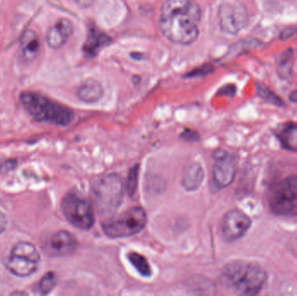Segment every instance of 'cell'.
<instances>
[{"instance_id":"1","label":"cell","mask_w":297,"mask_h":296,"mask_svg":"<svg viewBox=\"0 0 297 296\" xmlns=\"http://www.w3.org/2000/svg\"><path fill=\"white\" fill-rule=\"evenodd\" d=\"M202 11L193 0L164 1L159 17L163 37L173 44L190 45L199 36Z\"/></svg>"},{"instance_id":"2","label":"cell","mask_w":297,"mask_h":296,"mask_svg":"<svg viewBox=\"0 0 297 296\" xmlns=\"http://www.w3.org/2000/svg\"><path fill=\"white\" fill-rule=\"evenodd\" d=\"M221 279L224 288L236 295L255 296L264 289L269 275L257 262L236 260L225 264Z\"/></svg>"},{"instance_id":"3","label":"cell","mask_w":297,"mask_h":296,"mask_svg":"<svg viewBox=\"0 0 297 296\" xmlns=\"http://www.w3.org/2000/svg\"><path fill=\"white\" fill-rule=\"evenodd\" d=\"M19 102L36 122L65 127L73 121V110L42 94L24 91L19 95Z\"/></svg>"},{"instance_id":"4","label":"cell","mask_w":297,"mask_h":296,"mask_svg":"<svg viewBox=\"0 0 297 296\" xmlns=\"http://www.w3.org/2000/svg\"><path fill=\"white\" fill-rule=\"evenodd\" d=\"M124 186L122 177L117 173L105 174L94 181L91 185L93 203L100 215L110 216L122 204Z\"/></svg>"},{"instance_id":"5","label":"cell","mask_w":297,"mask_h":296,"mask_svg":"<svg viewBox=\"0 0 297 296\" xmlns=\"http://www.w3.org/2000/svg\"><path fill=\"white\" fill-rule=\"evenodd\" d=\"M267 200L273 214L281 217L297 216V174L274 182L269 186Z\"/></svg>"},{"instance_id":"6","label":"cell","mask_w":297,"mask_h":296,"mask_svg":"<svg viewBox=\"0 0 297 296\" xmlns=\"http://www.w3.org/2000/svg\"><path fill=\"white\" fill-rule=\"evenodd\" d=\"M41 256L34 244L20 241L14 244L4 259L5 268L17 277H29L38 270Z\"/></svg>"},{"instance_id":"7","label":"cell","mask_w":297,"mask_h":296,"mask_svg":"<svg viewBox=\"0 0 297 296\" xmlns=\"http://www.w3.org/2000/svg\"><path fill=\"white\" fill-rule=\"evenodd\" d=\"M148 217L142 207H132L103 223V230L111 239L138 235L146 227Z\"/></svg>"},{"instance_id":"8","label":"cell","mask_w":297,"mask_h":296,"mask_svg":"<svg viewBox=\"0 0 297 296\" xmlns=\"http://www.w3.org/2000/svg\"><path fill=\"white\" fill-rule=\"evenodd\" d=\"M62 214L72 226L80 230H90L95 224L92 204L78 192L70 191L61 201Z\"/></svg>"},{"instance_id":"9","label":"cell","mask_w":297,"mask_h":296,"mask_svg":"<svg viewBox=\"0 0 297 296\" xmlns=\"http://www.w3.org/2000/svg\"><path fill=\"white\" fill-rule=\"evenodd\" d=\"M252 225V220L244 211L233 209L224 214L220 223L221 235L224 241L234 243L242 239Z\"/></svg>"},{"instance_id":"10","label":"cell","mask_w":297,"mask_h":296,"mask_svg":"<svg viewBox=\"0 0 297 296\" xmlns=\"http://www.w3.org/2000/svg\"><path fill=\"white\" fill-rule=\"evenodd\" d=\"M218 21L223 33L236 35L248 25V13L242 4L226 3L219 7Z\"/></svg>"},{"instance_id":"11","label":"cell","mask_w":297,"mask_h":296,"mask_svg":"<svg viewBox=\"0 0 297 296\" xmlns=\"http://www.w3.org/2000/svg\"><path fill=\"white\" fill-rule=\"evenodd\" d=\"M78 240L68 230H58L53 233L45 242L43 249L47 256L64 257L72 255L78 248Z\"/></svg>"},{"instance_id":"12","label":"cell","mask_w":297,"mask_h":296,"mask_svg":"<svg viewBox=\"0 0 297 296\" xmlns=\"http://www.w3.org/2000/svg\"><path fill=\"white\" fill-rule=\"evenodd\" d=\"M212 167V183L218 191L224 190L232 184L236 174V159L227 154L215 160Z\"/></svg>"},{"instance_id":"13","label":"cell","mask_w":297,"mask_h":296,"mask_svg":"<svg viewBox=\"0 0 297 296\" xmlns=\"http://www.w3.org/2000/svg\"><path fill=\"white\" fill-rule=\"evenodd\" d=\"M73 33V25L68 18H60L46 32L45 40L50 48L58 50L66 44Z\"/></svg>"},{"instance_id":"14","label":"cell","mask_w":297,"mask_h":296,"mask_svg":"<svg viewBox=\"0 0 297 296\" xmlns=\"http://www.w3.org/2000/svg\"><path fill=\"white\" fill-rule=\"evenodd\" d=\"M204 171L198 162H193L188 165L183 172L181 183L185 191H195L199 189L204 182Z\"/></svg>"},{"instance_id":"15","label":"cell","mask_w":297,"mask_h":296,"mask_svg":"<svg viewBox=\"0 0 297 296\" xmlns=\"http://www.w3.org/2000/svg\"><path fill=\"white\" fill-rule=\"evenodd\" d=\"M110 37L96 28L89 30L83 51L88 57H94L99 51L110 43Z\"/></svg>"},{"instance_id":"16","label":"cell","mask_w":297,"mask_h":296,"mask_svg":"<svg viewBox=\"0 0 297 296\" xmlns=\"http://www.w3.org/2000/svg\"><path fill=\"white\" fill-rule=\"evenodd\" d=\"M105 90L102 85L94 79H88L77 89L78 99L86 104H94L103 98Z\"/></svg>"},{"instance_id":"17","label":"cell","mask_w":297,"mask_h":296,"mask_svg":"<svg viewBox=\"0 0 297 296\" xmlns=\"http://www.w3.org/2000/svg\"><path fill=\"white\" fill-rule=\"evenodd\" d=\"M40 49V41L37 33L33 30H26L20 38L22 56L26 61H33Z\"/></svg>"},{"instance_id":"18","label":"cell","mask_w":297,"mask_h":296,"mask_svg":"<svg viewBox=\"0 0 297 296\" xmlns=\"http://www.w3.org/2000/svg\"><path fill=\"white\" fill-rule=\"evenodd\" d=\"M277 138L288 150H297L294 141L297 138V125L294 122L284 123L277 130Z\"/></svg>"},{"instance_id":"19","label":"cell","mask_w":297,"mask_h":296,"mask_svg":"<svg viewBox=\"0 0 297 296\" xmlns=\"http://www.w3.org/2000/svg\"><path fill=\"white\" fill-rule=\"evenodd\" d=\"M127 257L130 263L133 266V268L138 271L139 275L143 277H150L151 276L152 269L145 256L138 252H130Z\"/></svg>"},{"instance_id":"20","label":"cell","mask_w":297,"mask_h":296,"mask_svg":"<svg viewBox=\"0 0 297 296\" xmlns=\"http://www.w3.org/2000/svg\"><path fill=\"white\" fill-rule=\"evenodd\" d=\"M57 275L53 271L47 272L42 276L39 282L37 284V288L41 295H49L55 287L57 286Z\"/></svg>"},{"instance_id":"21","label":"cell","mask_w":297,"mask_h":296,"mask_svg":"<svg viewBox=\"0 0 297 296\" xmlns=\"http://www.w3.org/2000/svg\"><path fill=\"white\" fill-rule=\"evenodd\" d=\"M139 163L135 164L130 168L129 174L127 175L126 183H125V189H126L128 195L130 197L134 196L138 191L139 180Z\"/></svg>"},{"instance_id":"22","label":"cell","mask_w":297,"mask_h":296,"mask_svg":"<svg viewBox=\"0 0 297 296\" xmlns=\"http://www.w3.org/2000/svg\"><path fill=\"white\" fill-rule=\"evenodd\" d=\"M257 93L261 98L265 101L269 102L274 105L278 107H284V102L281 100L277 95L274 93L271 89L262 84H258L257 86Z\"/></svg>"},{"instance_id":"23","label":"cell","mask_w":297,"mask_h":296,"mask_svg":"<svg viewBox=\"0 0 297 296\" xmlns=\"http://www.w3.org/2000/svg\"><path fill=\"white\" fill-rule=\"evenodd\" d=\"M181 138H183V140L187 142H195L198 140L199 135L194 130H186L181 134Z\"/></svg>"},{"instance_id":"24","label":"cell","mask_w":297,"mask_h":296,"mask_svg":"<svg viewBox=\"0 0 297 296\" xmlns=\"http://www.w3.org/2000/svg\"><path fill=\"white\" fill-rule=\"evenodd\" d=\"M212 66L210 65H204L203 67H201V68H198L197 70H193L192 73L189 74L188 75V77H195V76H205V75H207L208 73H210V71H211Z\"/></svg>"},{"instance_id":"25","label":"cell","mask_w":297,"mask_h":296,"mask_svg":"<svg viewBox=\"0 0 297 296\" xmlns=\"http://www.w3.org/2000/svg\"><path fill=\"white\" fill-rule=\"evenodd\" d=\"M236 92V86H233V85H228V86H224V87L219 90L220 95L226 96V97H228V98H232V97H234Z\"/></svg>"},{"instance_id":"26","label":"cell","mask_w":297,"mask_h":296,"mask_svg":"<svg viewBox=\"0 0 297 296\" xmlns=\"http://www.w3.org/2000/svg\"><path fill=\"white\" fill-rule=\"evenodd\" d=\"M297 34V30L295 28H288L285 29L282 32H281L280 37H281V40H287L289 39L291 37H293L294 36H296Z\"/></svg>"},{"instance_id":"27","label":"cell","mask_w":297,"mask_h":296,"mask_svg":"<svg viewBox=\"0 0 297 296\" xmlns=\"http://www.w3.org/2000/svg\"><path fill=\"white\" fill-rule=\"evenodd\" d=\"M7 225H8L7 217L4 215V212L0 210V235L6 230Z\"/></svg>"},{"instance_id":"28","label":"cell","mask_w":297,"mask_h":296,"mask_svg":"<svg viewBox=\"0 0 297 296\" xmlns=\"http://www.w3.org/2000/svg\"><path fill=\"white\" fill-rule=\"evenodd\" d=\"M80 8L88 9L93 5L96 0H74Z\"/></svg>"},{"instance_id":"29","label":"cell","mask_w":297,"mask_h":296,"mask_svg":"<svg viewBox=\"0 0 297 296\" xmlns=\"http://www.w3.org/2000/svg\"><path fill=\"white\" fill-rule=\"evenodd\" d=\"M289 101L293 104H297V89L293 90L289 95Z\"/></svg>"}]
</instances>
